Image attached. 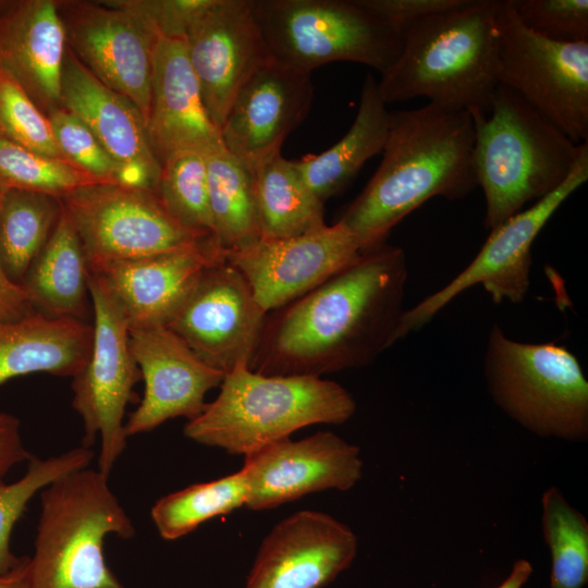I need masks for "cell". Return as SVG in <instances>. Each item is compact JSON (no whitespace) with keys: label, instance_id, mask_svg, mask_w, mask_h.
Returning a JSON list of instances; mask_svg holds the SVG:
<instances>
[{"label":"cell","instance_id":"1","mask_svg":"<svg viewBox=\"0 0 588 588\" xmlns=\"http://www.w3.org/2000/svg\"><path fill=\"white\" fill-rule=\"evenodd\" d=\"M408 277L401 247L380 244L266 315L253 371L314 376L371 364L392 346Z\"/></svg>","mask_w":588,"mask_h":588},{"label":"cell","instance_id":"2","mask_svg":"<svg viewBox=\"0 0 588 588\" xmlns=\"http://www.w3.org/2000/svg\"><path fill=\"white\" fill-rule=\"evenodd\" d=\"M474 144V119L464 109L429 102L390 112L382 160L338 221L362 252L385 243L430 198L461 199L478 186Z\"/></svg>","mask_w":588,"mask_h":588},{"label":"cell","instance_id":"3","mask_svg":"<svg viewBox=\"0 0 588 588\" xmlns=\"http://www.w3.org/2000/svg\"><path fill=\"white\" fill-rule=\"evenodd\" d=\"M499 0H466L404 30L399 58L378 82L384 103H430L487 117L499 85Z\"/></svg>","mask_w":588,"mask_h":588},{"label":"cell","instance_id":"4","mask_svg":"<svg viewBox=\"0 0 588 588\" xmlns=\"http://www.w3.org/2000/svg\"><path fill=\"white\" fill-rule=\"evenodd\" d=\"M355 411L353 395L334 381L264 375L241 364L224 375L216 400L183 432L199 444L245 456L307 426L343 424Z\"/></svg>","mask_w":588,"mask_h":588},{"label":"cell","instance_id":"5","mask_svg":"<svg viewBox=\"0 0 588 588\" xmlns=\"http://www.w3.org/2000/svg\"><path fill=\"white\" fill-rule=\"evenodd\" d=\"M474 123V164L488 231L559 187L579 152L580 144L502 84L490 113Z\"/></svg>","mask_w":588,"mask_h":588},{"label":"cell","instance_id":"6","mask_svg":"<svg viewBox=\"0 0 588 588\" xmlns=\"http://www.w3.org/2000/svg\"><path fill=\"white\" fill-rule=\"evenodd\" d=\"M110 534L130 539L135 528L108 476L86 467L54 480L41 492L28 588H124L105 561Z\"/></svg>","mask_w":588,"mask_h":588},{"label":"cell","instance_id":"7","mask_svg":"<svg viewBox=\"0 0 588 588\" xmlns=\"http://www.w3.org/2000/svg\"><path fill=\"white\" fill-rule=\"evenodd\" d=\"M483 370L494 402L523 427L538 436L587 437L588 381L565 346L518 342L494 324Z\"/></svg>","mask_w":588,"mask_h":588},{"label":"cell","instance_id":"8","mask_svg":"<svg viewBox=\"0 0 588 588\" xmlns=\"http://www.w3.org/2000/svg\"><path fill=\"white\" fill-rule=\"evenodd\" d=\"M271 59L311 73L351 61L383 75L399 58L403 39L356 0H250Z\"/></svg>","mask_w":588,"mask_h":588},{"label":"cell","instance_id":"9","mask_svg":"<svg viewBox=\"0 0 588 588\" xmlns=\"http://www.w3.org/2000/svg\"><path fill=\"white\" fill-rule=\"evenodd\" d=\"M60 201L79 236L89 272L114 261L216 245L179 223L150 188L97 183Z\"/></svg>","mask_w":588,"mask_h":588},{"label":"cell","instance_id":"10","mask_svg":"<svg viewBox=\"0 0 588 588\" xmlns=\"http://www.w3.org/2000/svg\"><path fill=\"white\" fill-rule=\"evenodd\" d=\"M499 84L551 121L575 144L588 139V42L547 39L518 20L511 0H499Z\"/></svg>","mask_w":588,"mask_h":588},{"label":"cell","instance_id":"11","mask_svg":"<svg viewBox=\"0 0 588 588\" xmlns=\"http://www.w3.org/2000/svg\"><path fill=\"white\" fill-rule=\"evenodd\" d=\"M588 180V144L581 143L575 164L552 193L509 218L490 231L471 262L439 291L404 310L394 342L417 331L453 298L475 285H482L493 303H522L529 290L531 245L560 206Z\"/></svg>","mask_w":588,"mask_h":588},{"label":"cell","instance_id":"12","mask_svg":"<svg viewBox=\"0 0 588 588\" xmlns=\"http://www.w3.org/2000/svg\"><path fill=\"white\" fill-rule=\"evenodd\" d=\"M94 324L85 367L73 377L72 406L84 424L83 446L100 436L98 470L109 474L126 448L124 414L133 387L142 378L130 347V329L107 289L89 273Z\"/></svg>","mask_w":588,"mask_h":588},{"label":"cell","instance_id":"13","mask_svg":"<svg viewBox=\"0 0 588 588\" xmlns=\"http://www.w3.org/2000/svg\"><path fill=\"white\" fill-rule=\"evenodd\" d=\"M58 5L68 47L100 82L127 99L146 124L152 54L160 37L152 23L125 0Z\"/></svg>","mask_w":588,"mask_h":588},{"label":"cell","instance_id":"14","mask_svg":"<svg viewBox=\"0 0 588 588\" xmlns=\"http://www.w3.org/2000/svg\"><path fill=\"white\" fill-rule=\"evenodd\" d=\"M266 315L244 277L225 259L204 270L167 327L225 375L237 365H250Z\"/></svg>","mask_w":588,"mask_h":588},{"label":"cell","instance_id":"15","mask_svg":"<svg viewBox=\"0 0 588 588\" xmlns=\"http://www.w3.org/2000/svg\"><path fill=\"white\" fill-rule=\"evenodd\" d=\"M184 40L205 108L221 130L241 88L271 59L250 0H212Z\"/></svg>","mask_w":588,"mask_h":588},{"label":"cell","instance_id":"16","mask_svg":"<svg viewBox=\"0 0 588 588\" xmlns=\"http://www.w3.org/2000/svg\"><path fill=\"white\" fill-rule=\"evenodd\" d=\"M245 506L264 511L324 490L346 491L362 477L359 449L332 431L290 437L244 456Z\"/></svg>","mask_w":588,"mask_h":588},{"label":"cell","instance_id":"17","mask_svg":"<svg viewBox=\"0 0 588 588\" xmlns=\"http://www.w3.org/2000/svg\"><path fill=\"white\" fill-rule=\"evenodd\" d=\"M360 253L354 235L338 221L290 238L259 240L225 259L268 314L315 289Z\"/></svg>","mask_w":588,"mask_h":588},{"label":"cell","instance_id":"18","mask_svg":"<svg viewBox=\"0 0 588 588\" xmlns=\"http://www.w3.org/2000/svg\"><path fill=\"white\" fill-rule=\"evenodd\" d=\"M358 540L333 516L298 511L265 537L244 588H323L356 558Z\"/></svg>","mask_w":588,"mask_h":588},{"label":"cell","instance_id":"19","mask_svg":"<svg viewBox=\"0 0 588 588\" xmlns=\"http://www.w3.org/2000/svg\"><path fill=\"white\" fill-rule=\"evenodd\" d=\"M313 99L311 73L270 59L241 88L226 114L220 130L225 149L253 173L281 154Z\"/></svg>","mask_w":588,"mask_h":588},{"label":"cell","instance_id":"20","mask_svg":"<svg viewBox=\"0 0 588 588\" xmlns=\"http://www.w3.org/2000/svg\"><path fill=\"white\" fill-rule=\"evenodd\" d=\"M130 347L145 390L124 425L127 437L148 432L172 418L197 417L205 408L206 394L224 378L168 327L130 330Z\"/></svg>","mask_w":588,"mask_h":588},{"label":"cell","instance_id":"21","mask_svg":"<svg viewBox=\"0 0 588 588\" xmlns=\"http://www.w3.org/2000/svg\"><path fill=\"white\" fill-rule=\"evenodd\" d=\"M225 260L216 245L114 261L89 273L107 289L130 330L167 327L204 270Z\"/></svg>","mask_w":588,"mask_h":588},{"label":"cell","instance_id":"22","mask_svg":"<svg viewBox=\"0 0 588 588\" xmlns=\"http://www.w3.org/2000/svg\"><path fill=\"white\" fill-rule=\"evenodd\" d=\"M61 105L120 166V183L155 188L161 166L150 148L143 117L89 72L69 47L61 73Z\"/></svg>","mask_w":588,"mask_h":588},{"label":"cell","instance_id":"23","mask_svg":"<svg viewBox=\"0 0 588 588\" xmlns=\"http://www.w3.org/2000/svg\"><path fill=\"white\" fill-rule=\"evenodd\" d=\"M146 132L160 166L176 151L209 155L225 148L205 108L184 39L159 37L155 46Z\"/></svg>","mask_w":588,"mask_h":588},{"label":"cell","instance_id":"24","mask_svg":"<svg viewBox=\"0 0 588 588\" xmlns=\"http://www.w3.org/2000/svg\"><path fill=\"white\" fill-rule=\"evenodd\" d=\"M66 48L58 1H22L0 19V70L47 112L62 107L61 73Z\"/></svg>","mask_w":588,"mask_h":588},{"label":"cell","instance_id":"25","mask_svg":"<svg viewBox=\"0 0 588 588\" xmlns=\"http://www.w3.org/2000/svg\"><path fill=\"white\" fill-rule=\"evenodd\" d=\"M91 345L93 326L81 319L35 310L0 321V384L35 372L73 378L87 364Z\"/></svg>","mask_w":588,"mask_h":588},{"label":"cell","instance_id":"26","mask_svg":"<svg viewBox=\"0 0 588 588\" xmlns=\"http://www.w3.org/2000/svg\"><path fill=\"white\" fill-rule=\"evenodd\" d=\"M373 75L365 77L357 114L347 133L319 155L295 161L307 187L322 201L342 192L364 163L382 151L389 114Z\"/></svg>","mask_w":588,"mask_h":588},{"label":"cell","instance_id":"27","mask_svg":"<svg viewBox=\"0 0 588 588\" xmlns=\"http://www.w3.org/2000/svg\"><path fill=\"white\" fill-rule=\"evenodd\" d=\"M88 281L89 269L82 242L62 208L22 286L35 310L51 317L83 320L87 310Z\"/></svg>","mask_w":588,"mask_h":588},{"label":"cell","instance_id":"28","mask_svg":"<svg viewBox=\"0 0 588 588\" xmlns=\"http://www.w3.org/2000/svg\"><path fill=\"white\" fill-rule=\"evenodd\" d=\"M253 176L260 240L290 238L324 224V203L307 187L294 160L279 154Z\"/></svg>","mask_w":588,"mask_h":588},{"label":"cell","instance_id":"29","mask_svg":"<svg viewBox=\"0 0 588 588\" xmlns=\"http://www.w3.org/2000/svg\"><path fill=\"white\" fill-rule=\"evenodd\" d=\"M205 156L213 242L226 256L260 240L254 176L225 148Z\"/></svg>","mask_w":588,"mask_h":588},{"label":"cell","instance_id":"30","mask_svg":"<svg viewBox=\"0 0 588 588\" xmlns=\"http://www.w3.org/2000/svg\"><path fill=\"white\" fill-rule=\"evenodd\" d=\"M60 199L8 188L0 196V257L7 275L22 285L61 215Z\"/></svg>","mask_w":588,"mask_h":588},{"label":"cell","instance_id":"31","mask_svg":"<svg viewBox=\"0 0 588 588\" xmlns=\"http://www.w3.org/2000/svg\"><path fill=\"white\" fill-rule=\"evenodd\" d=\"M247 494V482L240 469L160 498L151 507L150 515L160 537L175 540L213 517L245 506Z\"/></svg>","mask_w":588,"mask_h":588},{"label":"cell","instance_id":"32","mask_svg":"<svg viewBox=\"0 0 588 588\" xmlns=\"http://www.w3.org/2000/svg\"><path fill=\"white\" fill-rule=\"evenodd\" d=\"M541 502L551 555L550 588H583L588 581V523L558 488H549Z\"/></svg>","mask_w":588,"mask_h":588},{"label":"cell","instance_id":"33","mask_svg":"<svg viewBox=\"0 0 588 588\" xmlns=\"http://www.w3.org/2000/svg\"><path fill=\"white\" fill-rule=\"evenodd\" d=\"M154 192L179 223L213 240L204 154L182 150L168 156Z\"/></svg>","mask_w":588,"mask_h":588},{"label":"cell","instance_id":"34","mask_svg":"<svg viewBox=\"0 0 588 588\" xmlns=\"http://www.w3.org/2000/svg\"><path fill=\"white\" fill-rule=\"evenodd\" d=\"M93 457L94 451L83 445L49 458L32 455L26 473L19 480L11 483L0 480V575L14 568L23 558L13 554L10 540L28 501L60 477L88 467Z\"/></svg>","mask_w":588,"mask_h":588},{"label":"cell","instance_id":"35","mask_svg":"<svg viewBox=\"0 0 588 588\" xmlns=\"http://www.w3.org/2000/svg\"><path fill=\"white\" fill-rule=\"evenodd\" d=\"M97 183L105 182L66 161L37 154L0 135V191L17 188L61 199Z\"/></svg>","mask_w":588,"mask_h":588},{"label":"cell","instance_id":"36","mask_svg":"<svg viewBox=\"0 0 588 588\" xmlns=\"http://www.w3.org/2000/svg\"><path fill=\"white\" fill-rule=\"evenodd\" d=\"M0 124L4 136L14 143L37 154L66 161L57 145L47 115L26 90L2 70H0Z\"/></svg>","mask_w":588,"mask_h":588},{"label":"cell","instance_id":"37","mask_svg":"<svg viewBox=\"0 0 588 588\" xmlns=\"http://www.w3.org/2000/svg\"><path fill=\"white\" fill-rule=\"evenodd\" d=\"M63 158L103 182L120 183L121 168L89 128L63 107L47 112Z\"/></svg>","mask_w":588,"mask_h":588},{"label":"cell","instance_id":"38","mask_svg":"<svg viewBox=\"0 0 588 588\" xmlns=\"http://www.w3.org/2000/svg\"><path fill=\"white\" fill-rule=\"evenodd\" d=\"M522 24L556 42H588L587 0H511Z\"/></svg>","mask_w":588,"mask_h":588},{"label":"cell","instance_id":"39","mask_svg":"<svg viewBox=\"0 0 588 588\" xmlns=\"http://www.w3.org/2000/svg\"><path fill=\"white\" fill-rule=\"evenodd\" d=\"M152 23L160 37L185 39L193 22L212 0H125Z\"/></svg>","mask_w":588,"mask_h":588},{"label":"cell","instance_id":"40","mask_svg":"<svg viewBox=\"0 0 588 588\" xmlns=\"http://www.w3.org/2000/svg\"><path fill=\"white\" fill-rule=\"evenodd\" d=\"M401 37L413 24L457 8L466 0H356Z\"/></svg>","mask_w":588,"mask_h":588},{"label":"cell","instance_id":"41","mask_svg":"<svg viewBox=\"0 0 588 588\" xmlns=\"http://www.w3.org/2000/svg\"><path fill=\"white\" fill-rule=\"evenodd\" d=\"M30 456L23 444L19 419L0 412V480L13 466Z\"/></svg>","mask_w":588,"mask_h":588},{"label":"cell","instance_id":"42","mask_svg":"<svg viewBox=\"0 0 588 588\" xmlns=\"http://www.w3.org/2000/svg\"><path fill=\"white\" fill-rule=\"evenodd\" d=\"M34 311L24 287L7 275L0 257V321L21 319Z\"/></svg>","mask_w":588,"mask_h":588},{"label":"cell","instance_id":"43","mask_svg":"<svg viewBox=\"0 0 588 588\" xmlns=\"http://www.w3.org/2000/svg\"><path fill=\"white\" fill-rule=\"evenodd\" d=\"M28 564L29 558L23 556L14 568L0 575V588H28Z\"/></svg>","mask_w":588,"mask_h":588},{"label":"cell","instance_id":"44","mask_svg":"<svg viewBox=\"0 0 588 588\" xmlns=\"http://www.w3.org/2000/svg\"><path fill=\"white\" fill-rule=\"evenodd\" d=\"M532 574V566L527 560H517L509 576L497 588H522Z\"/></svg>","mask_w":588,"mask_h":588},{"label":"cell","instance_id":"45","mask_svg":"<svg viewBox=\"0 0 588 588\" xmlns=\"http://www.w3.org/2000/svg\"><path fill=\"white\" fill-rule=\"evenodd\" d=\"M0 135H4V134H3V130H2V127H1V124H0Z\"/></svg>","mask_w":588,"mask_h":588}]
</instances>
